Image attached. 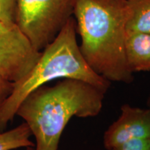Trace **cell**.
<instances>
[{
	"label": "cell",
	"instance_id": "5bb4252c",
	"mask_svg": "<svg viewBox=\"0 0 150 150\" xmlns=\"http://www.w3.org/2000/svg\"><path fill=\"white\" fill-rule=\"evenodd\" d=\"M33 147H27V149L26 150H34V149L33 148Z\"/></svg>",
	"mask_w": 150,
	"mask_h": 150
},
{
	"label": "cell",
	"instance_id": "ba28073f",
	"mask_svg": "<svg viewBox=\"0 0 150 150\" xmlns=\"http://www.w3.org/2000/svg\"><path fill=\"white\" fill-rule=\"evenodd\" d=\"M127 33H150V0H127Z\"/></svg>",
	"mask_w": 150,
	"mask_h": 150
},
{
	"label": "cell",
	"instance_id": "277c9868",
	"mask_svg": "<svg viewBox=\"0 0 150 150\" xmlns=\"http://www.w3.org/2000/svg\"><path fill=\"white\" fill-rule=\"evenodd\" d=\"M74 0H15L14 22L41 52L73 14Z\"/></svg>",
	"mask_w": 150,
	"mask_h": 150
},
{
	"label": "cell",
	"instance_id": "3957f363",
	"mask_svg": "<svg viewBox=\"0 0 150 150\" xmlns=\"http://www.w3.org/2000/svg\"><path fill=\"white\" fill-rule=\"evenodd\" d=\"M63 79L83 81L104 93L110 86V81L95 72L82 55L76 40V21L72 17L41 51L31 70L13 83L11 95L0 107V132L13 120L18 106L29 93L52 81Z\"/></svg>",
	"mask_w": 150,
	"mask_h": 150
},
{
	"label": "cell",
	"instance_id": "8992f818",
	"mask_svg": "<svg viewBox=\"0 0 150 150\" xmlns=\"http://www.w3.org/2000/svg\"><path fill=\"white\" fill-rule=\"evenodd\" d=\"M150 138V110L124 104L121 115L104 136V147L112 150L129 140Z\"/></svg>",
	"mask_w": 150,
	"mask_h": 150
},
{
	"label": "cell",
	"instance_id": "4fadbf2b",
	"mask_svg": "<svg viewBox=\"0 0 150 150\" xmlns=\"http://www.w3.org/2000/svg\"><path fill=\"white\" fill-rule=\"evenodd\" d=\"M147 106H148V108H149V110H150V95L149 97H148V99H147Z\"/></svg>",
	"mask_w": 150,
	"mask_h": 150
},
{
	"label": "cell",
	"instance_id": "5b68a950",
	"mask_svg": "<svg viewBox=\"0 0 150 150\" xmlns=\"http://www.w3.org/2000/svg\"><path fill=\"white\" fill-rule=\"evenodd\" d=\"M40 54L15 22L0 20L1 79L18 82L34 67Z\"/></svg>",
	"mask_w": 150,
	"mask_h": 150
},
{
	"label": "cell",
	"instance_id": "7a4b0ae2",
	"mask_svg": "<svg viewBox=\"0 0 150 150\" xmlns=\"http://www.w3.org/2000/svg\"><path fill=\"white\" fill-rule=\"evenodd\" d=\"M127 0H74L73 14L81 52L91 68L109 81H134L125 56Z\"/></svg>",
	"mask_w": 150,
	"mask_h": 150
},
{
	"label": "cell",
	"instance_id": "52a82bcc",
	"mask_svg": "<svg viewBox=\"0 0 150 150\" xmlns=\"http://www.w3.org/2000/svg\"><path fill=\"white\" fill-rule=\"evenodd\" d=\"M125 56L132 73L150 71V33H127Z\"/></svg>",
	"mask_w": 150,
	"mask_h": 150
},
{
	"label": "cell",
	"instance_id": "9c48e42d",
	"mask_svg": "<svg viewBox=\"0 0 150 150\" xmlns=\"http://www.w3.org/2000/svg\"><path fill=\"white\" fill-rule=\"evenodd\" d=\"M32 136L27 124L23 122L16 128L0 132V150H16L22 147H34L30 140Z\"/></svg>",
	"mask_w": 150,
	"mask_h": 150
},
{
	"label": "cell",
	"instance_id": "6da1fadb",
	"mask_svg": "<svg viewBox=\"0 0 150 150\" xmlns=\"http://www.w3.org/2000/svg\"><path fill=\"white\" fill-rule=\"evenodd\" d=\"M105 94L87 82L63 79L56 85L42 86L29 93L16 115L24 120L34 136V150H59L71 118L97 116L102 109Z\"/></svg>",
	"mask_w": 150,
	"mask_h": 150
},
{
	"label": "cell",
	"instance_id": "7c38bea8",
	"mask_svg": "<svg viewBox=\"0 0 150 150\" xmlns=\"http://www.w3.org/2000/svg\"><path fill=\"white\" fill-rule=\"evenodd\" d=\"M13 83L6 81L0 79V107L6 99L11 95L13 90Z\"/></svg>",
	"mask_w": 150,
	"mask_h": 150
},
{
	"label": "cell",
	"instance_id": "30bf717a",
	"mask_svg": "<svg viewBox=\"0 0 150 150\" xmlns=\"http://www.w3.org/2000/svg\"><path fill=\"white\" fill-rule=\"evenodd\" d=\"M112 150H150V138L129 140Z\"/></svg>",
	"mask_w": 150,
	"mask_h": 150
},
{
	"label": "cell",
	"instance_id": "8fae6325",
	"mask_svg": "<svg viewBox=\"0 0 150 150\" xmlns=\"http://www.w3.org/2000/svg\"><path fill=\"white\" fill-rule=\"evenodd\" d=\"M15 0H0V20L14 23Z\"/></svg>",
	"mask_w": 150,
	"mask_h": 150
}]
</instances>
